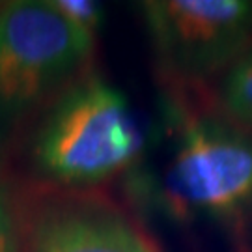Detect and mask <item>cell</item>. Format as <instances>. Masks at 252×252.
Wrapping results in <instances>:
<instances>
[{
    "mask_svg": "<svg viewBox=\"0 0 252 252\" xmlns=\"http://www.w3.org/2000/svg\"><path fill=\"white\" fill-rule=\"evenodd\" d=\"M144 146L127 97L97 75L75 81L51 103L32 136L37 176L62 187H92L136 161Z\"/></svg>",
    "mask_w": 252,
    "mask_h": 252,
    "instance_id": "cell-1",
    "label": "cell"
},
{
    "mask_svg": "<svg viewBox=\"0 0 252 252\" xmlns=\"http://www.w3.org/2000/svg\"><path fill=\"white\" fill-rule=\"evenodd\" d=\"M95 43L79 34L51 0L0 6V135L60 95L90 60Z\"/></svg>",
    "mask_w": 252,
    "mask_h": 252,
    "instance_id": "cell-2",
    "label": "cell"
},
{
    "mask_svg": "<svg viewBox=\"0 0 252 252\" xmlns=\"http://www.w3.org/2000/svg\"><path fill=\"white\" fill-rule=\"evenodd\" d=\"M168 189L185 211L226 226L252 222V135L224 118L180 116Z\"/></svg>",
    "mask_w": 252,
    "mask_h": 252,
    "instance_id": "cell-3",
    "label": "cell"
},
{
    "mask_svg": "<svg viewBox=\"0 0 252 252\" xmlns=\"http://www.w3.org/2000/svg\"><path fill=\"white\" fill-rule=\"evenodd\" d=\"M140 13L155 65L170 82H202L252 47V0H146Z\"/></svg>",
    "mask_w": 252,
    "mask_h": 252,
    "instance_id": "cell-4",
    "label": "cell"
},
{
    "mask_svg": "<svg viewBox=\"0 0 252 252\" xmlns=\"http://www.w3.org/2000/svg\"><path fill=\"white\" fill-rule=\"evenodd\" d=\"M28 252H155L122 213L90 202L43 207L27 232Z\"/></svg>",
    "mask_w": 252,
    "mask_h": 252,
    "instance_id": "cell-5",
    "label": "cell"
},
{
    "mask_svg": "<svg viewBox=\"0 0 252 252\" xmlns=\"http://www.w3.org/2000/svg\"><path fill=\"white\" fill-rule=\"evenodd\" d=\"M219 105L224 120L252 135V47L220 75Z\"/></svg>",
    "mask_w": 252,
    "mask_h": 252,
    "instance_id": "cell-6",
    "label": "cell"
},
{
    "mask_svg": "<svg viewBox=\"0 0 252 252\" xmlns=\"http://www.w3.org/2000/svg\"><path fill=\"white\" fill-rule=\"evenodd\" d=\"M51 4L79 34L95 43L105 23L103 4L92 0H51Z\"/></svg>",
    "mask_w": 252,
    "mask_h": 252,
    "instance_id": "cell-7",
    "label": "cell"
},
{
    "mask_svg": "<svg viewBox=\"0 0 252 252\" xmlns=\"http://www.w3.org/2000/svg\"><path fill=\"white\" fill-rule=\"evenodd\" d=\"M21 232L8 189L0 185V252H19Z\"/></svg>",
    "mask_w": 252,
    "mask_h": 252,
    "instance_id": "cell-8",
    "label": "cell"
}]
</instances>
